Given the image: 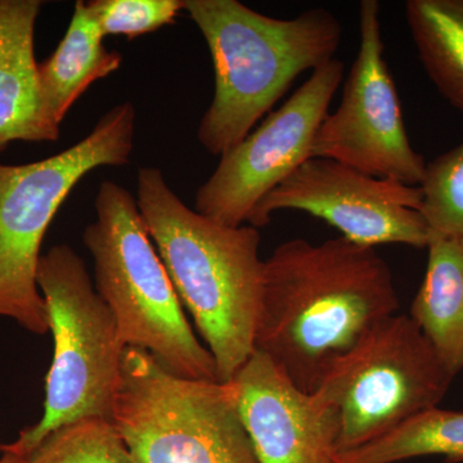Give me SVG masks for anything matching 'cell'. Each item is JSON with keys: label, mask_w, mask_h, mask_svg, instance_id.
Wrapping results in <instances>:
<instances>
[{"label": "cell", "mask_w": 463, "mask_h": 463, "mask_svg": "<svg viewBox=\"0 0 463 463\" xmlns=\"http://www.w3.org/2000/svg\"><path fill=\"white\" fill-rule=\"evenodd\" d=\"M455 379L413 319L394 315L345 356L316 392L339 413L340 455L439 407Z\"/></svg>", "instance_id": "ba28073f"}, {"label": "cell", "mask_w": 463, "mask_h": 463, "mask_svg": "<svg viewBox=\"0 0 463 463\" xmlns=\"http://www.w3.org/2000/svg\"><path fill=\"white\" fill-rule=\"evenodd\" d=\"M259 463H337L340 419L255 350L231 381Z\"/></svg>", "instance_id": "7c38bea8"}, {"label": "cell", "mask_w": 463, "mask_h": 463, "mask_svg": "<svg viewBox=\"0 0 463 463\" xmlns=\"http://www.w3.org/2000/svg\"><path fill=\"white\" fill-rule=\"evenodd\" d=\"M428 456L463 462V412L434 408L373 443L340 453L337 463H398Z\"/></svg>", "instance_id": "e0dca14e"}, {"label": "cell", "mask_w": 463, "mask_h": 463, "mask_svg": "<svg viewBox=\"0 0 463 463\" xmlns=\"http://www.w3.org/2000/svg\"><path fill=\"white\" fill-rule=\"evenodd\" d=\"M111 421L136 463H259L231 383L175 376L127 346Z\"/></svg>", "instance_id": "52a82bcc"}, {"label": "cell", "mask_w": 463, "mask_h": 463, "mask_svg": "<svg viewBox=\"0 0 463 463\" xmlns=\"http://www.w3.org/2000/svg\"><path fill=\"white\" fill-rule=\"evenodd\" d=\"M404 8L423 70L463 112V0H408Z\"/></svg>", "instance_id": "2e32d148"}, {"label": "cell", "mask_w": 463, "mask_h": 463, "mask_svg": "<svg viewBox=\"0 0 463 463\" xmlns=\"http://www.w3.org/2000/svg\"><path fill=\"white\" fill-rule=\"evenodd\" d=\"M312 157L330 158L358 172L420 187L425 158L405 129L397 87L385 60L377 0L359 5V48L339 108L328 112L313 142Z\"/></svg>", "instance_id": "9c48e42d"}, {"label": "cell", "mask_w": 463, "mask_h": 463, "mask_svg": "<svg viewBox=\"0 0 463 463\" xmlns=\"http://www.w3.org/2000/svg\"><path fill=\"white\" fill-rule=\"evenodd\" d=\"M94 206L97 219L83 240L94 259L97 292L125 346L146 350L182 379L219 383L214 358L185 318L137 200L123 185L105 181Z\"/></svg>", "instance_id": "277c9868"}, {"label": "cell", "mask_w": 463, "mask_h": 463, "mask_svg": "<svg viewBox=\"0 0 463 463\" xmlns=\"http://www.w3.org/2000/svg\"><path fill=\"white\" fill-rule=\"evenodd\" d=\"M105 33L88 2L75 3L69 29L57 50L39 63L45 121L57 132L67 112L91 84L120 69L123 56L103 44Z\"/></svg>", "instance_id": "5bb4252c"}, {"label": "cell", "mask_w": 463, "mask_h": 463, "mask_svg": "<svg viewBox=\"0 0 463 463\" xmlns=\"http://www.w3.org/2000/svg\"><path fill=\"white\" fill-rule=\"evenodd\" d=\"M136 120L132 103H120L72 147L24 165L0 164V317L33 334L50 330L47 306L36 282L43 240L87 174L129 163Z\"/></svg>", "instance_id": "5b68a950"}, {"label": "cell", "mask_w": 463, "mask_h": 463, "mask_svg": "<svg viewBox=\"0 0 463 463\" xmlns=\"http://www.w3.org/2000/svg\"><path fill=\"white\" fill-rule=\"evenodd\" d=\"M420 188L430 239L463 241V141L428 163Z\"/></svg>", "instance_id": "d6986e66"}, {"label": "cell", "mask_w": 463, "mask_h": 463, "mask_svg": "<svg viewBox=\"0 0 463 463\" xmlns=\"http://www.w3.org/2000/svg\"><path fill=\"white\" fill-rule=\"evenodd\" d=\"M398 309L394 277L376 249L341 236L286 241L264 260L255 350L313 394Z\"/></svg>", "instance_id": "6da1fadb"}, {"label": "cell", "mask_w": 463, "mask_h": 463, "mask_svg": "<svg viewBox=\"0 0 463 463\" xmlns=\"http://www.w3.org/2000/svg\"><path fill=\"white\" fill-rule=\"evenodd\" d=\"M36 282L47 306L54 355L45 380L44 414L3 452L29 456L61 426L84 419L111 420L125 344L108 304L91 285L84 260L66 243L42 254Z\"/></svg>", "instance_id": "8992f818"}, {"label": "cell", "mask_w": 463, "mask_h": 463, "mask_svg": "<svg viewBox=\"0 0 463 463\" xmlns=\"http://www.w3.org/2000/svg\"><path fill=\"white\" fill-rule=\"evenodd\" d=\"M214 66V97L197 138L215 156L242 142L304 72L334 60L339 18L315 7L292 18L265 16L239 0H184Z\"/></svg>", "instance_id": "3957f363"}, {"label": "cell", "mask_w": 463, "mask_h": 463, "mask_svg": "<svg viewBox=\"0 0 463 463\" xmlns=\"http://www.w3.org/2000/svg\"><path fill=\"white\" fill-rule=\"evenodd\" d=\"M41 0H0V154L14 142H56L43 114L35 25Z\"/></svg>", "instance_id": "4fadbf2b"}, {"label": "cell", "mask_w": 463, "mask_h": 463, "mask_svg": "<svg viewBox=\"0 0 463 463\" xmlns=\"http://www.w3.org/2000/svg\"><path fill=\"white\" fill-rule=\"evenodd\" d=\"M410 316L453 376L463 370V241L431 237Z\"/></svg>", "instance_id": "9a60e30c"}, {"label": "cell", "mask_w": 463, "mask_h": 463, "mask_svg": "<svg viewBox=\"0 0 463 463\" xmlns=\"http://www.w3.org/2000/svg\"><path fill=\"white\" fill-rule=\"evenodd\" d=\"M25 463H136L114 422L84 417L47 435Z\"/></svg>", "instance_id": "ac0fdd59"}, {"label": "cell", "mask_w": 463, "mask_h": 463, "mask_svg": "<svg viewBox=\"0 0 463 463\" xmlns=\"http://www.w3.org/2000/svg\"><path fill=\"white\" fill-rule=\"evenodd\" d=\"M344 71L337 58L317 69L260 127L222 155L197 191L194 210L228 227L250 224L261 201L309 160Z\"/></svg>", "instance_id": "30bf717a"}, {"label": "cell", "mask_w": 463, "mask_h": 463, "mask_svg": "<svg viewBox=\"0 0 463 463\" xmlns=\"http://www.w3.org/2000/svg\"><path fill=\"white\" fill-rule=\"evenodd\" d=\"M88 5L105 36L124 35L129 41L173 25L184 11V0H90Z\"/></svg>", "instance_id": "ffe728a7"}, {"label": "cell", "mask_w": 463, "mask_h": 463, "mask_svg": "<svg viewBox=\"0 0 463 463\" xmlns=\"http://www.w3.org/2000/svg\"><path fill=\"white\" fill-rule=\"evenodd\" d=\"M0 463H25V457L12 455V453L3 452Z\"/></svg>", "instance_id": "44dd1931"}, {"label": "cell", "mask_w": 463, "mask_h": 463, "mask_svg": "<svg viewBox=\"0 0 463 463\" xmlns=\"http://www.w3.org/2000/svg\"><path fill=\"white\" fill-rule=\"evenodd\" d=\"M137 203L174 288L228 383L255 352L264 260L258 228L228 227L191 209L157 167L138 172Z\"/></svg>", "instance_id": "7a4b0ae2"}, {"label": "cell", "mask_w": 463, "mask_h": 463, "mask_svg": "<svg viewBox=\"0 0 463 463\" xmlns=\"http://www.w3.org/2000/svg\"><path fill=\"white\" fill-rule=\"evenodd\" d=\"M420 187L374 178L330 158L312 157L270 192L249 225L265 227L283 210L307 213L365 248L426 249L430 230L421 214Z\"/></svg>", "instance_id": "8fae6325"}]
</instances>
